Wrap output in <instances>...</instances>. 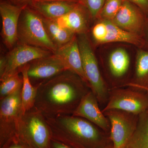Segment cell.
<instances>
[{
  "mask_svg": "<svg viewBox=\"0 0 148 148\" xmlns=\"http://www.w3.org/2000/svg\"><path fill=\"white\" fill-rule=\"evenodd\" d=\"M90 90L88 84L79 76L65 71L37 86L34 107L45 117L73 115Z\"/></svg>",
  "mask_w": 148,
  "mask_h": 148,
  "instance_id": "1",
  "label": "cell"
},
{
  "mask_svg": "<svg viewBox=\"0 0 148 148\" xmlns=\"http://www.w3.org/2000/svg\"><path fill=\"white\" fill-rule=\"evenodd\" d=\"M45 119L51 138L72 148H105L109 146L103 130L84 118L71 115Z\"/></svg>",
  "mask_w": 148,
  "mask_h": 148,
  "instance_id": "2",
  "label": "cell"
},
{
  "mask_svg": "<svg viewBox=\"0 0 148 148\" xmlns=\"http://www.w3.org/2000/svg\"><path fill=\"white\" fill-rule=\"evenodd\" d=\"M15 136L32 148H51V135L45 116L34 107L21 114Z\"/></svg>",
  "mask_w": 148,
  "mask_h": 148,
  "instance_id": "3",
  "label": "cell"
},
{
  "mask_svg": "<svg viewBox=\"0 0 148 148\" xmlns=\"http://www.w3.org/2000/svg\"><path fill=\"white\" fill-rule=\"evenodd\" d=\"M18 42L55 53L57 48L48 36L42 16L29 5L22 10L17 29Z\"/></svg>",
  "mask_w": 148,
  "mask_h": 148,
  "instance_id": "4",
  "label": "cell"
},
{
  "mask_svg": "<svg viewBox=\"0 0 148 148\" xmlns=\"http://www.w3.org/2000/svg\"><path fill=\"white\" fill-rule=\"evenodd\" d=\"M78 42L81 56L83 68L91 90L99 104L107 103L110 90L104 82L89 40L86 34L79 35Z\"/></svg>",
  "mask_w": 148,
  "mask_h": 148,
  "instance_id": "5",
  "label": "cell"
},
{
  "mask_svg": "<svg viewBox=\"0 0 148 148\" xmlns=\"http://www.w3.org/2000/svg\"><path fill=\"white\" fill-rule=\"evenodd\" d=\"M116 88L110 90L107 105L102 112L110 110H121L140 115L148 110V95L138 89Z\"/></svg>",
  "mask_w": 148,
  "mask_h": 148,
  "instance_id": "6",
  "label": "cell"
},
{
  "mask_svg": "<svg viewBox=\"0 0 148 148\" xmlns=\"http://www.w3.org/2000/svg\"><path fill=\"white\" fill-rule=\"evenodd\" d=\"M103 113L110 123V139L113 148L126 147L137 127L139 115L116 109Z\"/></svg>",
  "mask_w": 148,
  "mask_h": 148,
  "instance_id": "7",
  "label": "cell"
},
{
  "mask_svg": "<svg viewBox=\"0 0 148 148\" xmlns=\"http://www.w3.org/2000/svg\"><path fill=\"white\" fill-rule=\"evenodd\" d=\"M21 89L0 100V148L16 135L17 123L22 114Z\"/></svg>",
  "mask_w": 148,
  "mask_h": 148,
  "instance_id": "8",
  "label": "cell"
},
{
  "mask_svg": "<svg viewBox=\"0 0 148 148\" xmlns=\"http://www.w3.org/2000/svg\"><path fill=\"white\" fill-rule=\"evenodd\" d=\"M53 53L50 51L25 44H16L7 55L5 71L0 80L20 71L21 67L33 61Z\"/></svg>",
  "mask_w": 148,
  "mask_h": 148,
  "instance_id": "9",
  "label": "cell"
},
{
  "mask_svg": "<svg viewBox=\"0 0 148 148\" xmlns=\"http://www.w3.org/2000/svg\"><path fill=\"white\" fill-rule=\"evenodd\" d=\"M28 75L30 81L37 82L36 86L46 80L69 71L64 60L55 53L29 63Z\"/></svg>",
  "mask_w": 148,
  "mask_h": 148,
  "instance_id": "10",
  "label": "cell"
},
{
  "mask_svg": "<svg viewBox=\"0 0 148 148\" xmlns=\"http://www.w3.org/2000/svg\"><path fill=\"white\" fill-rule=\"evenodd\" d=\"M24 6L15 5L4 0L0 1V14L2 24L1 37L5 46L10 50L18 42V20Z\"/></svg>",
  "mask_w": 148,
  "mask_h": 148,
  "instance_id": "11",
  "label": "cell"
},
{
  "mask_svg": "<svg viewBox=\"0 0 148 148\" xmlns=\"http://www.w3.org/2000/svg\"><path fill=\"white\" fill-rule=\"evenodd\" d=\"M99 102L92 90L82 98L73 115L87 120L105 132L110 130V123L107 117L101 110Z\"/></svg>",
  "mask_w": 148,
  "mask_h": 148,
  "instance_id": "12",
  "label": "cell"
},
{
  "mask_svg": "<svg viewBox=\"0 0 148 148\" xmlns=\"http://www.w3.org/2000/svg\"><path fill=\"white\" fill-rule=\"evenodd\" d=\"M111 21L125 31L139 35L145 25L140 9L127 0H124L119 11Z\"/></svg>",
  "mask_w": 148,
  "mask_h": 148,
  "instance_id": "13",
  "label": "cell"
},
{
  "mask_svg": "<svg viewBox=\"0 0 148 148\" xmlns=\"http://www.w3.org/2000/svg\"><path fill=\"white\" fill-rule=\"evenodd\" d=\"M89 16L90 14L86 8L78 3L68 13L53 20L60 27L71 31L76 34H84L88 30Z\"/></svg>",
  "mask_w": 148,
  "mask_h": 148,
  "instance_id": "14",
  "label": "cell"
},
{
  "mask_svg": "<svg viewBox=\"0 0 148 148\" xmlns=\"http://www.w3.org/2000/svg\"><path fill=\"white\" fill-rule=\"evenodd\" d=\"M77 3L65 1L33 0L28 5L44 18L55 20L68 13Z\"/></svg>",
  "mask_w": 148,
  "mask_h": 148,
  "instance_id": "15",
  "label": "cell"
},
{
  "mask_svg": "<svg viewBox=\"0 0 148 148\" xmlns=\"http://www.w3.org/2000/svg\"><path fill=\"white\" fill-rule=\"evenodd\" d=\"M54 53L63 59L69 71L79 76L88 84L83 68L81 56L76 36L68 43L58 49Z\"/></svg>",
  "mask_w": 148,
  "mask_h": 148,
  "instance_id": "16",
  "label": "cell"
},
{
  "mask_svg": "<svg viewBox=\"0 0 148 148\" xmlns=\"http://www.w3.org/2000/svg\"><path fill=\"white\" fill-rule=\"evenodd\" d=\"M106 24L107 33L102 44L113 42L128 43L142 47L145 44L140 35L125 31L110 20H103Z\"/></svg>",
  "mask_w": 148,
  "mask_h": 148,
  "instance_id": "17",
  "label": "cell"
},
{
  "mask_svg": "<svg viewBox=\"0 0 148 148\" xmlns=\"http://www.w3.org/2000/svg\"><path fill=\"white\" fill-rule=\"evenodd\" d=\"M42 17L43 22L48 36L57 49L68 43L76 34L58 26L53 20Z\"/></svg>",
  "mask_w": 148,
  "mask_h": 148,
  "instance_id": "18",
  "label": "cell"
},
{
  "mask_svg": "<svg viewBox=\"0 0 148 148\" xmlns=\"http://www.w3.org/2000/svg\"><path fill=\"white\" fill-rule=\"evenodd\" d=\"M135 82L128 85L145 91L148 88V51L138 50L135 65ZM146 92V91H145Z\"/></svg>",
  "mask_w": 148,
  "mask_h": 148,
  "instance_id": "19",
  "label": "cell"
},
{
  "mask_svg": "<svg viewBox=\"0 0 148 148\" xmlns=\"http://www.w3.org/2000/svg\"><path fill=\"white\" fill-rule=\"evenodd\" d=\"M29 64L20 69L23 82L21 91V110L22 114L34 107L37 93V87L32 84L28 75Z\"/></svg>",
  "mask_w": 148,
  "mask_h": 148,
  "instance_id": "20",
  "label": "cell"
},
{
  "mask_svg": "<svg viewBox=\"0 0 148 148\" xmlns=\"http://www.w3.org/2000/svg\"><path fill=\"white\" fill-rule=\"evenodd\" d=\"M126 146L129 148H148V110L139 115L137 127Z\"/></svg>",
  "mask_w": 148,
  "mask_h": 148,
  "instance_id": "21",
  "label": "cell"
},
{
  "mask_svg": "<svg viewBox=\"0 0 148 148\" xmlns=\"http://www.w3.org/2000/svg\"><path fill=\"white\" fill-rule=\"evenodd\" d=\"M130 64L129 55L124 49H117L113 51L109 56L110 71L115 77L123 76L129 69Z\"/></svg>",
  "mask_w": 148,
  "mask_h": 148,
  "instance_id": "22",
  "label": "cell"
},
{
  "mask_svg": "<svg viewBox=\"0 0 148 148\" xmlns=\"http://www.w3.org/2000/svg\"><path fill=\"white\" fill-rule=\"evenodd\" d=\"M20 73L18 71L1 81L0 100L22 88L23 80L22 75H19Z\"/></svg>",
  "mask_w": 148,
  "mask_h": 148,
  "instance_id": "23",
  "label": "cell"
},
{
  "mask_svg": "<svg viewBox=\"0 0 148 148\" xmlns=\"http://www.w3.org/2000/svg\"><path fill=\"white\" fill-rule=\"evenodd\" d=\"M124 0H105L98 17L102 20L112 21L120 9Z\"/></svg>",
  "mask_w": 148,
  "mask_h": 148,
  "instance_id": "24",
  "label": "cell"
},
{
  "mask_svg": "<svg viewBox=\"0 0 148 148\" xmlns=\"http://www.w3.org/2000/svg\"><path fill=\"white\" fill-rule=\"evenodd\" d=\"M105 0H80V3L87 9L90 17L94 18L98 17L103 8Z\"/></svg>",
  "mask_w": 148,
  "mask_h": 148,
  "instance_id": "25",
  "label": "cell"
},
{
  "mask_svg": "<svg viewBox=\"0 0 148 148\" xmlns=\"http://www.w3.org/2000/svg\"><path fill=\"white\" fill-rule=\"evenodd\" d=\"M107 33V28L104 20L95 24L93 27L92 34L93 39L97 44H102V41L106 36Z\"/></svg>",
  "mask_w": 148,
  "mask_h": 148,
  "instance_id": "26",
  "label": "cell"
},
{
  "mask_svg": "<svg viewBox=\"0 0 148 148\" xmlns=\"http://www.w3.org/2000/svg\"><path fill=\"white\" fill-rule=\"evenodd\" d=\"M0 148H27L26 146L21 143L16 136L9 139Z\"/></svg>",
  "mask_w": 148,
  "mask_h": 148,
  "instance_id": "27",
  "label": "cell"
},
{
  "mask_svg": "<svg viewBox=\"0 0 148 148\" xmlns=\"http://www.w3.org/2000/svg\"><path fill=\"white\" fill-rule=\"evenodd\" d=\"M146 14H148V0H127Z\"/></svg>",
  "mask_w": 148,
  "mask_h": 148,
  "instance_id": "28",
  "label": "cell"
},
{
  "mask_svg": "<svg viewBox=\"0 0 148 148\" xmlns=\"http://www.w3.org/2000/svg\"><path fill=\"white\" fill-rule=\"evenodd\" d=\"M7 65L6 55H1L0 58V78L1 77L5 71Z\"/></svg>",
  "mask_w": 148,
  "mask_h": 148,
  "instance_id": "29",
  "label": "cell"
},
{
  "mask_svg": "<svg viewBox=\"0 0 148 148\" xmlns=\"http://www.w3.org/2000/svg\"><path fill=\"white\" fill-rule=\"evenodd\" d=\"M15 5L24 6L28 5L32 0H4Z\"/></svg>",
  "mask_w": 148,
  "mask_h": 148,
  "instance_id": "30",
  "label": "cell"
},
{
  "mask_svg": "<svg viewBox=\"0 0 148 148\" xmlns=\"http://www.w3.org/2000/svg\"><path fill=\"white\" fill-rule=\"evenodd\" d=\"M51 148H72L51 138Z\"/></svg>",
  "mask_w": 148,
  "mask_h": 148,
  "instance_id": "31",
  "label": "cell"
},
{
  "mask_svg": "<svg viewBox=\"0 0 148 148\" xmlns=\"http://www.w3.org/2000/svg\"><path fill=\"white\" fill-rule=\"evenodd\" d=\"M33 1V0H32ZM35 1H65L77 3H80V0H35Z\"/></svg>",
  "mask_w": 148,
  "mask_h": 148,
  "instance_id": "32",
  "label": "cell"
},
{
  "mask_svg": "<svg viewBox=\"0 0 148 148\" xmlns=\"http://www.w3.org/2000/svg\"><path fill=\"white\" fill-rule=\"evenodd\" d=\"M114 148L113 146H108V147H106V148Z\"/></svg>",
  "mask_w": 148,
  "mask_h": 148,
  "instance_id": "33",
  "label": "cell"
},
{
  "mask_svg": "<svg viewBox=\"0 0 148 148\" xmlns=\"http://www.w3.org/2000/svg\"><path fill=\"white\" fill-rule=\"evenodd\" d=\"M145 91H146V92H147V93L148 95V88H147V89H146L145 90Z\"/></svg>",
  "mask_w": 148,
  "mask_h": 148,
  "instance_id": "34",
  "label": "cell"
},
{
  "mask_svg": "<svg viewBox=\"0 0 148 148\" xmlns=\"http://www.w3.org/2000/svg\"><path fill=\"white\" fill-rule=\"evenodd\" d=\"M25 146H26V147H27V148H34L32 147H29V146L26 145H25Z\"/></svg>",
  "mask_w": 148,
  "mask_h": 148,
  "instance_id": "35",
  "label": "cell"
},
{
  "mask_svg": "<svg viewBox=\"0 0 148 148\" xmlns=\"http://www.w3.org/2000/svg\"><path fill=\"white\" fill-rule=\"evenodd\" d=\"M122 148H129L127 147H126H126H123Z\"/></svg>",
  "mask_w": 148,
  "mask_h": 148,
  "instance_id": "36",
  "label": "cell"
},
{
  "mask_svg": "<svg viewBox=\"0 0 148 148\" xmlns=\"http://www.w3.org/2000/svg\"></svg>",
  "mask_w": 148,
  "mask_h": 148,
  "instance_id": "37",
  "label": "cell"
}]
</instances>
